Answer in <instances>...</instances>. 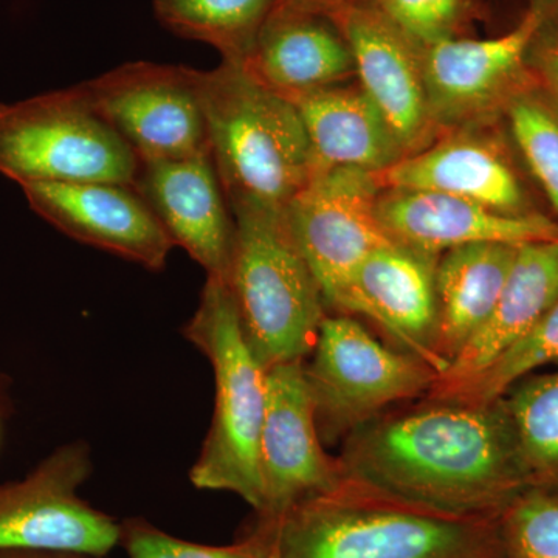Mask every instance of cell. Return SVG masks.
Instances as JSON below:
<instances>
[{"label": "cell", "instance_id": "6da1fadb", "mask_svg": "<svg viewBox=\"0 0 558 558\" xmlns=\"http://www.w3.org/2000/svg\"><path fill=\"white\" fill-rule=\"evenodd\" d=\"M339 458L348 475L399 497L490 519L521 497L526 478L501 399L427 398L380 414L348 436Z\"/></svg>", "mask_w": 558, "mask_h": 558}, {"label": "cell", "instance_id": "7a4b0ae2", "mask_svg": "<svg viewBox=\"0 0 558 558\" xmlns=\"http://www.w3.org/2000/svg\"><path fill=\"white\" fill-rule=\"evenodd\" d=\"M266 523L277 558L505 557L499 519L421 505L348 473Z\"/></svg>", "mask_w": 558, "mask_h": 558}, {"label": "cell", "instance_id": "3957f363", "mask_svg": "<svg viewBox=\"0 0 558 558\" xmlns=\"http://www.w3.org/2000/svg\"><path fill=\"white\" fill-rule=\"evenodd\" d=\"M196 86L226 199L231 209L286 211L314 175L299 110L247 64L196 70Z\"/></svg>", "mask_w": 558, "mask_h": 558}, {"label": "cell", "instance_id": "277c9868", "mask_svg": "<svg viewBox=\"0 0 558 558\" xmlns=\"http://www.w3.org/2000/svg\"><path fill=\"white\" fill-rule=\"evenodd\" d=\"M183 337L215 374V413L190 480L201 490L231 492L258 510L259 439L267 407V368L253 352L222 279L207 277Z\"/></svg>", "mask_w": 558, "mask_h": 558}, {"label": "cell", "instance_id": "5b68a950", "mask_svg": "<svg viewBox=\"0 0 558 558\" xmlns=\"http://www.w3.org/2000/svg\"><path fill=\"white\" fill-rule=\"evenodd\" d=\"M226 282L250 347L267 369L303 362L317 343L325 300L286 211L234 209Z\"/></svg>", "mask_w": 558, "mask_h": 558}, {"label": "cell", "instance_id": "8992f818", "mask_svg": "<svg viewBox=\"0 0 558 558\" xmlns=\"http://www.w3.org/2000/svg\"><path fill=\"white\" fill-rule=\"evenodd\" d=\"M140 161L78 87L0 105V174L27 183L134 185Z\"/></svg>", "mask_w": 558, "mask_h": 558}, {"label": "cell", "instance_id": "52a82bcc", "mask_svg": "<svg viewBox=\"0 0 558 558\" xmlns=\"http://www.w3.org/2000/svg\"><path fill=\"white\" fill-rule=\"evenodd\" d=\"M322 439L348 438L389 407L427 396L436 371L396 351L344 315H326L317 343L304 360Z\"/></svg>", "mask_w": 558, "mask_h": 558}, {"label": "cell", "instance_id": "ba28073f", "mask_svg": "<svg viewBox=\"0 0 558 558\" xmlns=\"http://www.w3.org/2000/svg\"><path fill=\"white\" fill-rule=\"evenodd\" d=\"M92 472L83 440L51 451L22 480L0 484V550L27 549L106 557L121 523L80 497Z\"/></svg>", "mask_w": 558, "mask_h": 558}, {"label": "cell", "instance_id": "9c48e42d", "mask_svg": "<svg viewBox=\"0 0 558 558\" xmlns=\"http://www.w3.org/2000/svg\"><path fill=\"white\" fill-rule=\"evenodd\" d=\"M76 87L140 163L211 153L196 69L128 62Z\"/></svg>", "mask_w": 558, "mask_h": 558}, {"label": "cell", "instance_id": "30bf717a", "mask_svg": "<svg viewBox=\"0 0 558 558\" xmlns=\"http://www.w3.org/2000/svg\"><path fill=\"white\" fill-rule=\"evenodd\" d=\"M380 193L374 172L332 168L315 172L286 208L293 238L329 306L337 307L371 253L395 242L377 213Z\"/></svg>", "mask_w": 558, "mask_h": 558}, {"label": "cell", "instance_id": "8fae6325", "mask_svg": "<svg viewBox=\"0 0 558 558\" xmlns=\"http://www.w3.org/2000/svg\"><path fill=\"white\" fill-rule=\"evenodd\" d=\"M347 470L323 447L303 362L267 369V407L259 439L258 520L277 521L304 499L340 484Z\"/></svg>", "mask_w": 558, "mask_h": 558}, {"label": "cell", "instance_id": "7c38bea8", "mask_svg": "<svg viewBox=\"0 0 558 558\" xmlns=\"http://www.w3.org/2000/svg\"><path fill=\"white\" fill-rule=\"evenodd\" d=\"M347 39L362 89L388 121L405 156L425 148L432 132L421 49L374 3L348 0L329 14Z\"/></svg>", "mask_w": 558, "mask_h": 558}, {"label": "cell", "instance_id": "4fadbf2b", "mask_svg": "<svg viewBox=\"0 0 558 558\" xmlns=\"http://www.w3.org/2000/svg\"><path fill=\"white\" fill-rule=\"evenodd\" d=\"M36 215L72 240L159 271L174 247L145 201L120 183H27Z\"/></svg>", "mask_w": 558, "mask_h": 558}, {"label": "cell", "instance_id": "5bb4252c", "mask_svg": "<svg viewBox=\"0 0 558 558\" xmlns=\"http://www.w3.org/2000/svg\"><path fill=\"white\" fill-rule=\"evenodd\" d=\"M438 259L398 242L377 248L352 275L337 310L377 323L402 351L424 360L439 377L447 363L436 351Z\"/></svg>", "mask_w": 558, "mask_h": 558}, {"label": "cell", "instance_id": "9a60e30c", "mask_svg": "<svg viewBox=\"0 0 558 558\" xmlns=\"http://www.w3.org/2000/svg\"><path fill=\"white\" fill-rule=\"evenodd\" d=\"M545 24V3L535 0L520 24L506 35L446 39L421 49L433 121L459 123L494 105L519 75Z\"/></svg>", "mask_w": 558, "mask_h": 558}, {"label": "cell", "instance_id": "2e32d148", "mask_svg": "<svg viewBox=\"0 0 558 558\" xmlns=\"http://www.w3.org/2000/svg\"><path fill=\"white\" fill-rule=\"evenodd\" d=\"M132 189L145 201L172 245L182 247L207 271L226 279L234 222L211 153L140 163Z\"/></svg>", "mask_w": 558, "mask_h": 558}, {"label": "cell", "instance_id": "e0dca14e", "mask_svg": "<svg viewBox=\"0 0 558 558\" xmlns=\"http://www.w3.org/2000/svg\"><path fill=\"white\" fill-rule=\"evenodd\" d=\"M377 213L392 241L435 258L480 242L523 245L558 240V223L545 216L508 215L432 191L381 190Z\"/></svg>", "mask_w": 558, "mask_h": 558}, {"label": "cell", "instance_id": "ac0fdd59", "mask_svg": "<svg viewBox=\"0 0 558 558\" xmlns=\"http://www.w3.org/2000/svg\"><path fill=\"white\" fill-rule=\"evenodd\" d=\"M558 300V240L520 245L490 317L451 360L427 396L475 379L523 339Z\"/></svg>", "mask_w": 558, "mask_h": 558}, {"label": "cell", "instance_id": "d6986e66", "mask_svg": "<svg viewBox=\"0 0 558 558\" xmlns=\"http://www.w3.org/2000/svg\"><path fill=\"white\" fill-rule=\"evenodd\" d=\"M245 64L284 95L336 86L355 73L351 49L333 21L284 0L271 10Z\"/></svg>", "mask_w": 558, "mask_h": 558}, {"label": "cell", "instance_id": "ffe728a7", "mask_svg": "<svg viewBox=\"0 0 558 558\" xmlns=\"http://www.w3.org/2000/svg\"><path fill=\"white\" fill-rule=\"evenodd\" d=\"M284 97L303 120L314 174L332 168L376 174L405 157L388 121L362 87L329 86Z\"/></svg>", "mask_w": 558, "mask_h": 558}, {"label": "cell", "instance_id": "44dd1931", "mask_svg": "<svg viewBox=\"0 0 558 558\" xmlns=\"http://www.w3.org/2000/svg\"><path fill=\"white\" fill-rule=\"evenodd\" d=\"M381 190L432 191L523 215V191L501 156L472 137L444 140L376 172Z\"/></svg>", "mask_w": 558, "mask_h": 558}, {"label": "cell", "instance_id": "7402d4cb", "mask_svg": "<svg viewBox=\"0 0 558 558\" xmlns=\"http://www.w3.org/2000/svg\"><path fill=\"white\" fill-rule=\"evenodd\" d=\"M519 247L501 242L461 245L436 263V351L447 368L497 306Z\"/></svg>", "mask_w": 558, "mask_h": 558}, {"label": "cell", "instance_id": "603a6c76", "mask_svg": "<svg viewBox=\"0 0 558 558\" xmlns=\"http://www.w3.org/2000/svg\"><path fill=\"white\" fill-rule=\"evenodd\" d=\"M278 0H154L157 20L182 38L209 44L222 61L245 64Z\"/></svg>", "mask_w": 558, "mask_h": 558}, {"label": "cell", "instance_id": "cb8c5ba5", "mask_svg": "<svg viewBox=\"0 0 558 558\" xmlns=\"http://www.w3.org/2000/svg\"><path fill=\"white\" fill-rule=\"evenodd\" d=\"M502 400V399H501ZM524 468L558 470V373L534 377L502 400Z\"/></svg>", "mask_w": 558, "mask_h": 558}, {"label": "cell", "instance_id": "d4e9b609", "mask_svg": "<svg viewBox=\"0 0 558 558\" xmlns=\"http://www.w3.org/2000/svg\"><path fill=\"white\" fill-rule=\"evenodd\" d=\"M554 362H558V300L523 339L502 352L475 379L465 381L444 395L427 398L494 403L529 373Z\"/></svg>", "mask_w": 558, "mask_h": 558}, {"label": "cell", "instance_id": "484cf974", "mask_svg": "<svg viewBox=\"0 0 558 558\" xmlns=\"http://www.w3.org/2000/svg\"><path fill=\"white\" fill-rule=\"evenodd\" d=\"M120 545L128 558H277L274 529L260 520L240 542L209 546L174 537L149 521L131 519L121 523Z\"/></svg>", "mask_w": 558, "mask_h": 558}, {"label": "cell", "instance_id": "4316f807", "mask_svg": "<svg viewBox=\"0 0 558 558\" xmlns=\"http://www.w3.org/2000/svg\"><path fill=\"white\" fill-rule=\"evenodd\" d=\"M505 558H558V497H520L499 517Z\"/></svg>", "mask_w": 558, "mask_h": 558}, {"label": "cell", "instance_id": "83f0119b", "mask_svg": "<svg viewBox=\"0 0 558 558\" xmlns=\"http://www.w3.org/2000/svg\"><path fill=\"white\" fill-rule=\"evenodd\" d=\"M510 128L529 168L558 213V119L543 102L520 97L509 108Z\"/></svg>", "mask_w": 558, "mask_h": 558}, {"label": "cell", "instance_id": "f1b7e54d", "mask_svg": "<svg viewBox=\"0 0 558 558\" xmlns=\"http://www.w3.org/2000/svg\"><path fill=\"white\" fill-rule=\"evenodd\" d=\"M376 9L418 49L459 38L475 0H374Z\"/></svg>", "mask_w": 558, "mask_h": 558}, {"label": "cell", "instance_id": "f546056e", "mask_svg": "<svg viewBox=\"0 0 558 558\" xmlns=\"http://www.w3.org/2000/svg\"><path fill=\"white\" fill-rule=\"evenodd\" d=\"M538 62L558 97V38L539 44Z\"/></svg>", "mask_w": 558, "mask_h": 558}, {"label": "cell", "instance_id": "4dcf8cb0", "mask_svg": "<svg viewBox=\"0 0 558 558\" xmlns=\"http://www.w3.org/2000/svg\"><path fill=\"white\" fill-rule=\"evenodd\" d=\"M0 558H100L83 554L53 553V550L7 549L0 550Z\"/></svg>", "mask_w": 558, "mask_h": 558}, {"label": "cell", "instance_id": "1f68e13d", "mask_svg": "<svg viewBox=\"0 0 558 558\" xmlns=\"http://www.w3.org/2000/svg\"><path fill=\"white\" fill-rule=\"evenodd\" d=\"M284 2L329 16L333 10L339 9L341 3L348 2V0H284Z\"/></svg>", "mask_w": 558, "mask_h": 558}, {"label": "cell", "instance_id": "d6a6232c", "mask_svg": "<svg viewBox=\"0 0 558 558\" xmlns=\"http://www.w3.org/2000/svg\"><path fill=\"white\" fill-rule=\"evenodd\" d=\"M498 558H505V557H498Z\"/></svg>", "mask_w": 558, "mask_h": 558}]
</instances>
